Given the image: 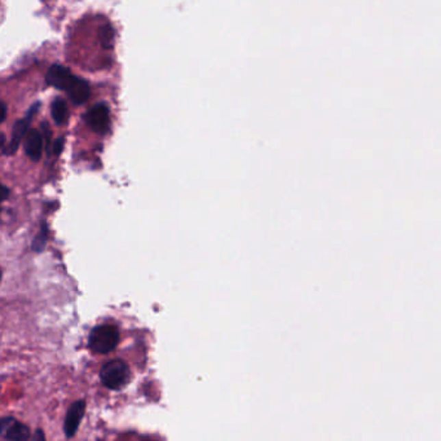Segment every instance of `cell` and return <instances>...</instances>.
<instances>
[{
	"label": "cell",
	"mask_w": 441,
	"mask_h": 441,
	"mask_svg": "<svg viewBox=\"0 0 441 441\" xmlns=\"http://www.w3.org/2000/svg\"><path fill=\"white\" fill-rule=\"evenodd\" d=\"M46 237L47 234L46 232L40 233L36 238H35L34 244H33V247H34V250H36V251H40L43 247H45V242H46Z\"/></svg>",
	"instance_id": "cell-12"
},
{
	"label": "cell",
	"mask_w": 441,
	"mask_h": 441,
	"mask_svg": "<svg viewBox=\"0 0 441 441\" xmlns=\"http://www.w3.org/2000/svg\"><path fill=\"white\" fill-rule=\"evenodd\" d=\"M74 75L71 74V71L61 65H53L51 66L48 73H47L46 81L49 86L58 88V90H62L65 91L70 84V81H73Z\"/></svg>",
	"instance_id": "cell-6"
},
{
	"label": "cell",
	"mask_w": 441,
	"mask_h": 441,
	"mask_svg": "<svg viewBox=\"0 0 441 441\" xmlns=\"http://www.w3.org/2000/svg\"><path fill=\"white\" fill-rule=\"evenodd\" d=\"M8 194H10V190L0 183V202L8 197Z\"/></svg>",
	"instance_id": "cell-14"
},
{
	"label": "cell",
	"mask_w": 441,
	"mask_h": 441,
	"mask_svg": "<svg viewBox=\"0 0 441 441\" xmlns=\"http://www.w3.org/2000/svg\"><path fill=\"white\" fill-rule=\"evenodd\" d=\"M4 142H5V136H4V134H1V132H0V149L3 148Z\"/></svg>",
	"instance_id": "cell-17"
},
{
	"label": "cell",
	"mask_w": 441,
	"mask_h": 441,
	"mask_svg": "<svg viewBox=\"0 0 441 441\" xmlns=\"http://www.w3.org/2000/svg\"><path fill=\"white\" fill-rule=\"evenodd\" d=\"M64 149V139L62 138H58L55 142H53V153L58 155L61 151Z\"/></svg>",
	"instance_id": "cell-13"
},
{
	"label": "cell",
	"mask_w": 441,
	"mask_h": 441,
	"mask_svg": "<svg viewBox=\"0 0 441 441\" xmlns=\"http://www.w3.org/2000/svg\"><path fill=\"white\" fill-rule=\"evenodd\" d=\"M33 438H34V439H40V440H45V435L42 433V431L40 430L36 431V433H35Z\"/></svg>",
	"instance_id": "cell-16"
},
{
	"label": "cell",
	"mask_w": 441,
	"mask_h": 441,
	"mask_svg": "<svg viewBox=\"0 0 441 441\" xmlns=\"http://www.w3.org/2000/svg\"><path fill=\"white\" fill-rule=\"evenodd\" d=\"M25 151L33 160L39 161L43 153V136L36 129H27L25 135Z\"/></svg>",
	"instance_id": "cell-9"
},
{
	"label": "cell",
	"mask_w": 441,
	"mask_h": 441,
	"mask_svg": "<svg viewBox=\"0 0 441 441\" xmlns=\"http://www.w3.org/2000/svg\"><path fill=\"white\" fill-rule=\"evenodd\" d=\"M84 410H86V403L81 400L74 403L70 407L69 412L66 414V419H65V426H64V431L68 438H73L75 435V432L81 425V418L84 416Z\"/></svg>",
	"instance_id": "cell-7"
},
{
	"label": "cell",
	"mask_w": 441,
	"mask_h": 441,
	"mask_svg": "<svg viewBox=\"0 0 441 441\" xmlns=\"http://www.w3.org/2000/svg\"><path fill=\"white\" fill-rule=\"evenodd\" d=\"M5 116H7V106L0 101V123L5 119Z\"/></svg>",
	"instance_id": "cell-15"
},
{
	"label": "cell",
	"mask_w": 441,
	"mask_h": 441,
	"mask_svg": "<svg viewBox=\"0 0 441 441\" xmlns=\"http://www.w3.org/2000/svg\"><path fill=\"white\" fill-rule=\"evenodd\" d=\"M65 91L69 94L70 100L75 105L84 104L90 99V94H91L88 83L83 81L81 78H77V77L73 78V81H70L68 88Z\"/></svg>",
	"instance_id": "cell-8"
},
{
	"label": "cell",
	"mask_w": 441,
	"mask_h": 441,
	"mask_svg": "<svg viewBox=\"0 0 441 441\" xmlns=\"http://www.w3.org/2000/svg\"><path fill=\"white\" fill-rule=\"evenodd\" d=\"M119 340V333L116 327L103 325L96 327L90 336V349L94 353H109L116 349Z\"/></svg>",
	"instance_id": "cell-1"
},
{
	"label": "cell",
	"mask_w": 441,
	"mask_h": 441,
	"mask_svg": "<svg viewBox=\"0 0 441 441\" xmlns=\"http://www.w3.org/2000/svg\"><path fill=\"white\" fill-rule=\"evenodd\" d=\"M0 281H1V270H0Z\"/></svg>",
	"instance_id": "cell-18"
},
{
	"label": "cell",
	"mask_w": 441,
	"mask_h": 441,
	"mask_svg": "<svg viewBox=\"0 0 441 441\" xmlns=\"http://www.w3.org/2000/svg\"><path fill=\"white\" fill-rule=\"evenodd\" d=\"M51 113H52V118L58 125H64L68 119V106L66 103L58 97L53 103H52V108H51Z\"/></svg>",
	"instance_id": "cell-10"
},
{
	"label": "cell",
	"mask_w": 441,
	"mask_h": 441,
	"mask_svg": "<svg viewBox=\"0 0 441 441\" xmlns=\"http://www.w3.org/2000/svg\"><path fill=\"white\" fill-rule=\"evenodd\" d=\"M86 122L97 134H106L110 127V113L106 104L94 105L86 114Z\"/></svg>",
	"instance_id": "cell-3"
},
{
	"label": "cell",
	"mask_w": 441,
	"mask_h": 441,
	"mask_svg": "<svg viewBox=\"0 0 441 441\" xmlns=\"http://www.w3.org/2000/svg\"><path fill=\"white\" fill-rule=\"evenodd\" d=\"M38 109H39V104L34 105V106L29 110L27 116H26L25 119H21V121H17V122H16V125L13 126V131H12L11 142L8 144V147H7V148H5V151H4L5 154H8V155H10V154L16 153V151L18 149V147H20L21 141H23V138H25V135H26V132H27V129H29L30 121H32V118H33V116L36 113V110H38Z\"/></svg>",
	"instance_id": "cell-4"
},
{
	"label": "cell",
	"mask_w": 441,
	"mask_h": 441,
	"mask_svg": "<svg viewBox=\"0 0 441 441\" xmlns=\"http://www.w3.org/2000/svg\"><path fill=\"white\" fill-rule=\"evenodd\" d=\"M99 38H100V42L101 45L105 48H112L113 47V42H114V30L110 25H105L101 29H100V33H99Z\"/></svg>",
	"instance_id": "cell-11"
},
{
	"label": "cell",
	"mask_w": 441,
	"mask_h": 441,
	"mask_svg": "<svg viewBox=\"0 0 441 441\" xmlns=\"http://www.w3.org/2000/svg\"><path fill=\"white\" fill-rule=\"evenodd\" d=\"M101 381L110 390H119L129 379V369L123 361L116 360L108 362L101 369Z\"/></svg>",
	"instance_id": "cell-2"
},
{
	"label": "cell",
	"mask_w": 441,
	"mask_h": 441,
	"mask_svg": "<svg viewBox=\"0 0 441 441\" xmlns=\"http://www.w3.org/2000/svg\"><path fill=\"white\" fill-rule=\"evenodd\" d=\"M0 436L8 440L25 441L30 439V430L14 418L0 419Z\"/></svg>",
	"instance_id": "cell-5"
}]
</instances>
